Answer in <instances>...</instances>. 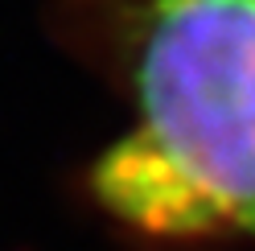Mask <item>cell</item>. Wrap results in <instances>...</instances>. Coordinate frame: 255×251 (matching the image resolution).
<instances>
[{"mask_svg":"<svg viewBox=\"0 0 255 251\" xmlns=\"http://www.w3.org/2000/svg\"><path fill=\"white\" fill-rule=\"evenodd\" d=\"M132 95L95 198L156 239H255V0H91Z\"/></svg>","mask_w":255,"mask_h":251,"instance_id":"cell-1","label":"cell"}]
</instances>
